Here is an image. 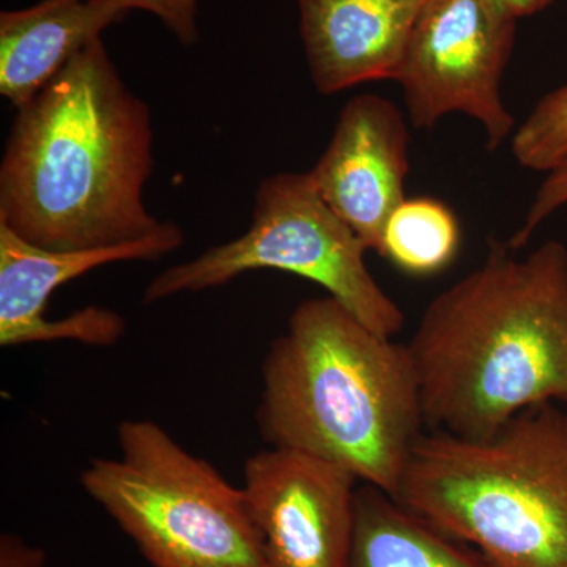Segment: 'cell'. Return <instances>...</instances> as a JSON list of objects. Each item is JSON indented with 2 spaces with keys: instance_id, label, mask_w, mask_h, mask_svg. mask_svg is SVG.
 <instances>
[{
  "instance_id": "1",
  "label": "cell",
  "mask_w": 567,
  "mask_h": 567,
  "mask_svg": "<svg viewBox=\"0 0 567 567\" xmlns=\"http://www.w3.org/2000/svg\"><path fill=\"white\" fill-rule=\"evenodd\" d=\"M152 118L102 39L18 110L0 164V224L51 251H84L162 230L144 188Z\"/></svg>"
},
{
  "instance_id": "2",
  "label": "cell",
  "mask_w": 567,
  "mask_h": 567,
  "mask_svg": "<svg viewBox=\"0 0 567 567\" xmlns=\"http://www.w3.org/2000/svg\"><path fill=\"white\" fill-rule=\"evenodd\" d=\"M406 347L427 431L488 439L529 406H567L566 246L520 256L491 241L429 303Z\"/></svg>"
},
{
  "instance_id": "3",
  "label": "cell",
  "mask_w": 567,
  "mask_h": 567,
  "mask_svg": "<svg viewBox=\"0 0 567 567\" xmlns=\"http://www.w3.org/2000/svg\"><path fill=\"white\" fill-rule=\"evenodd\" d=\"M257 409L270 446L303 451L394 496L425 429L406 344L377 334L331 297L297 306L262 364Z\"/></svg>"
},
{
  "instance_id": "4",
  "label": "cell",
  "mask_w": 567,
  "mask_h": 567,
  "mask_svg": "<svg viewBox=\"0 0 567 567\" xmlns=\"http://www.w3.org/2000/svg\"><path fill=\"white\" fill-rule=\"evenodd\" d=\"M394 498L495 567H567V406H529L488 439L425 431Z\"/></svg>"
},
{
  "instance_id": "5",
  "label": "cell",
  "mask_w": 567,
  "mask_h": 567,
  "mask_svg": "<svg viewBox=\"0 0 567 567\" xmlns=\"http://www.w3.org/2000/svg\"><path fill=\"white\" fill-rule=\"evenodd\" d=\"M118 458H93L81 484L153 567H265L244 488L151 420L117 429Z\"/></svg>"
},
{
  "instance_id": "6",
  "label": "cell",
  "mask_w": 567,
  "mask_h": 567,
  "mask_svg": "<svg viewBox=\"0 0 567 567\" xmlns=\"http://www.w3.org/2000/svg\"><path fill=\"white\" fill-rule=\"evenodd\" d=\"M368 246L317 192L309 173L270 175L254 200L246 234L174 265L145 287L144 305L226 286L254 270H278L319 284L377 334L404 328L401 306L365 264Z\"/></svg>"
},
{
  "instance_id": "7",
  "label": "cell",
  "mask_w": 567,
  "mask_h": 567,
  "mask_svg": "<svg viewBox=\"0 0 567 567\" xmlns=\"http://www.w3.org/2000/svg\"><path fill=\"white\" fill-rule=\"evenodd\" d=\"M517 21L498 0H425L395 78L415 128L464 114L480 123L488 151L513 137L502 85Z\"/></svg>"
},
{
  "instance_id": "8",
  "label": "cell",
  "mask_w": 567,
  "mask_h": 567,
  "mask_svg": "<svg viewBox=\"0 0 567 567\" xmlns=\"http://www.w3.org/2000/svg\"><path fill=\"white\" fill-rule=\"evenodd\" d=\"M244 492L265 567H347L358 483L303 451L270 446L246 461Z\"/></svg>"
},
{
  "instance_id": "9",
  "label": "cell",
  "mask_w": 567,
  "mask_h": 567,
  "mask_svg": "<svg viewBox=\"0 0 567 567\" xmlns=\"http://www.w3.org/2000/svg\"><path fill=\"white\" fill-rule=\"evenodd\" d=\"M183 241L181 227L166 221L158 233L130 244L51 251L22 240L0 224V346L54 341L117 344L126 330L118 312L87 306L74 315L51 320L44 312L51 295L63 284L103 265L162 259L181 248Z\"/></svg>"
},
{
  "instance_id": "10",
  "label": "cell",
  "mask_w": 567,
  "mask_h": 567,
  "mask_svg": "<svg viewBox=\"0 0 567 567\" xmlns=\"http://www.w3.org/2000/svg\"><path fill=\"white\" fill-rule=\"evenodd\" d=\"M409 167L404 114L390 100L364 93L344 104L309 174L324 203L380 254L388 219L406 199Z\"/></svg>"
},
{
  "instance_id": "11",
  "label": "cell",
  "mask_w": 567,
  "mask_h": 567,
  "mask_svg": "<svg viewBox=\"0 0 567 567\" xmlns=\"http://www.w3.org/2000/svg\"><path fill=\"white\" fill-rule=\"evenodd\" d=\"M309 74L334 95L398 78L425 0H297Z\"/></svg>"
},
{
  "instance_id": "12",
  "label": "cell",
  "mask_w": 567,
  "mask_h": 567,
  "mask_svg": "<svg viewBox=\"0 0 567 567\" xmlns=\"http://www.w3.org/2000/svg\"><path fill=\"white\" fill-rule=\"evenodd\" d=\"M125 11L111 0H41L0 14V93L21 110Z\"/></svg>"
},
{
  "instance_id": "13",
  "label": "cell",
  "mask_w": 567,
  "mask_h": 567,
  "mask_svg": "<svg viewBox=\"0 0 567 567\" xmlns=\"http://www.w3.org/2000/svg\"><path fill=\"white\" fill-rule=\"evenodd\" d=\"M347 567H495L480 550L446 535L394 496L361 484Z\"/></svg>"
},
{
  "instance_id": "14",
  "label": "cell",
  "mask_w": 567,
  "mask_h": 567,
  "mask_svg": "<svg viewBox=\"0 0 567 567\" xmlns=\"http://www.w3.org/2000/svg\"><path fill=\"white\" fill-rule=\"evenodd\" d=\"M461 240V226L446 204L406 197L388 219L379 256L406 275L429 278L454 262Z\"/></svg>"
},
{
  "instance_id": "15",
  "label": "cell",
  "mask_w": 567,
  "mask_h": 567,
  "mask_svg": "<svg viewBox=\"0 0 567 567\" xmlns=\"http://www.w3.org/2000/svg\"><path fill=\"white\" fill-rule=\"evenodd\" d=\"M511 148L525 169L548 174L567 162V84L536 103L511 137Z\"/></svg>"
},
{
  "instance_id": "16",
  "label": "cell",
  "mask_w": 567,
  "mask_h": 567,
  "mask_svg": "<svg viewBox=\"0 0 567 567\" xmlns=\"http://www.w3.org/2000/svg\"><path fill=\"white\" fill-rule=\"evenodd\" d=\"M565 205H567V162L558 166L557 169L550 171L546 181L540 183L535 199L529 205L524 224L511 237L507 245L520 251L528 245L529 238L539 229L540 224Z\"/></svg>"
},
{
  "instance_id": "17",
  "label": "cell",
  "mask_w": 567,
  "mask_h": 567,
  "mask_svg": "<svg viewBox=\"0 0 567 567\" xmlns=\"http://www.w3.org/2000/svg\"><path fill=\"white\" fill-rule=\"evenodd\" d=\"M125 13L144 10L155 14L177 37L183 47H193L199 39L197 31V0H111Z\"/></svg>"
},
{
  "instance_id": "18",
  "label": "cell",
  "mask_w": 567,
  "mask_h": 567,
  "mask_svg": "<svg viewBox=\"0 0 567 567\" xmlns=\"http://www.w3.org/2000/svg\"><path fill=\"white\" fill-rule=\"evenodd\" d=\"M47 554L29 546L21 537L3 533L0 537V567H44Z\"/></svg>"
},
{
  "instance_id": "19",
  "label": "cell",
  "mask_w": 567,
  "mask_h": 567,
  "mask_svg": "<svg viewBox=\"0 0 567 567\" xmlns=\"http://www.w3.org/2000/svg\"><path fill=\"white\" fill-rule=\"evenodd\" d=\"M498 2L502 3L513 17L520 20V18L532 17V14L546 10L555 0H498Z\"/></svg>"
}]
</instances>
